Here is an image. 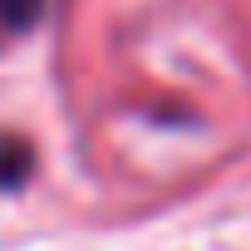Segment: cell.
I'll list each match as a JSON object with an SVG mask.
<instances>
[{"label":"cell","mask_w":251,"mask_h":251,"mask_svg":"<svg viewBox=\"0 0 251 251\" xmlns=\"http://www.w3.org/2000/svg\"><path fill=\"white\" fill-rule=\"evenodd\" d=\"M35 173V148L15 133H0V197L5 192H20Z\"/></svg>","instance_id":"1"},{"label":"cell","mask_w":251,"mask_h":251,"mask_svg":"<svg viewBox=\"0 0 251 251\" xmlns=\"http://www.w3.org/2000/svg\"><path fill=\"white\" fill-rule=\"evenodd\" d=\"M45 0H0V30H35Z\"/></svg>","instance_id":"2"}]
</instances>
